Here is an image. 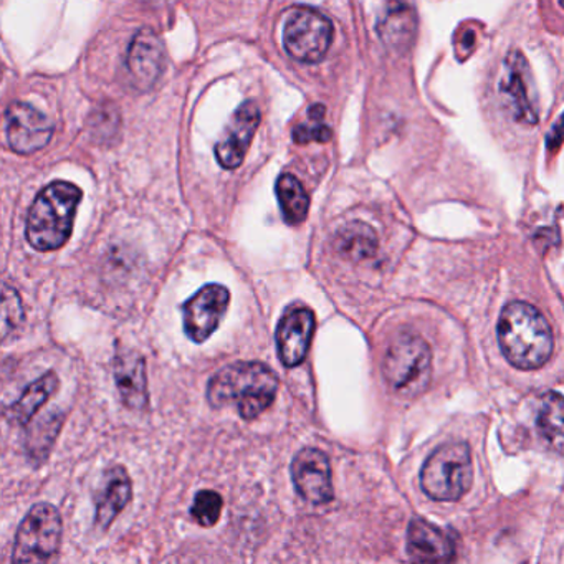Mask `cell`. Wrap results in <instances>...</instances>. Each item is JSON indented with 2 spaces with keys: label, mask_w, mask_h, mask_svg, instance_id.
<instances>
[{
  "label": "cell",
  "mask_w": 564,
  "mask_h": 564,
  "mask_svg": "<svg viewBox=\"0 0 564 564\" xmlns=\"http://www.w3.org/2000/svg\"><path fill=\"white\" fill-rule=\"evenodd\" d=\"M115 382L121 401L133 411H143L148 405L147 365L137 351H121L115 358Z\"/></svg>",
  "instance_id": "16"
},
{
  "label": "cell",
  "mask_w": 564,
  "mask_h": 564,
  "mask_svg": "<svg viewBox=\"0 0 564 564\" xmlns=\"http://www.w3.org/2000/svg\"><path fill=\"white\" fill-rule=\"evenodd\" d=\"M131 495H133V485H131L127 468L120 467V465L110 468L105 475L104 488L97 498L98 527L108 530L115 518L130 503Z\"/></svg>",
  "instance_id": "17"
},
{
  "label": "cell",
  "mask_w": 564,
  "mask_h": 564,
  "mask_svg": "<svg viewBox=\"0 0 564 564\" xmlns=\"http://www.w3.org/2000/svg\"><path fill=\"white\" fill-rule=\"evenodd\" d=\"M62 517L51 503H37L25 514L15 536L12 564H58Z\"/></svg>",
  "instance_id": "6"
},
{
  "label": "cell",
  "mask_w": 564,
  "mask_h": 564,
  "mask_svg": "<svg viewBox=\"0 0 564 564\" xmlns=\"http://www.w3.org/2000/svg\"><path fill=\"white\" fill-rule=\"evenodd\" d=\"M561 8L564 9V0H561Z\"/></svg>",
  "instance_id": "25"
},
{
  "label": "cell",
  "mask_w": 564,
  "mask_h": 564,
  "mask_svg": "<svg viewBox=\"0 0 564 564\" xmlns=\"http://www.w3.org/2000/svg\"><path fill=\"white\" fill-rule=\"evenodd\" d=\"M8 140L18 154H32L51 143L54 124L42 111L24 101H14L6 113Z\"/></svg>",
  "instance_id": "11"
},
{
  "label": "cell",
  "mask_w": 564,
  "mask_h": 564,
  "mask_svg": "<svg viewBox=\"0 0 564 564\" xmlns=\"http://www.w3.org/2000/svg\"><path fill=\"white\" fill-rule=\"evenodd\" d=\"M24 316V308H22L21 299L14 289L6 283L4 285V300H2V318H4V336L15 328L22 322Z\"/></svg>",
  "instance_id": "24"
},
{
  "label": "cell",
  "mask_w": 564,
  "mask_h": 564,
  "mask_svg": "<svg viewBox=\"0 0 564 564\" xmlns=\"http://www.w3.org/2000/svg\"><path fill=\"white\" fill-rule=\"evenodd\" d=\"M58 389V378L54 371L45 372L37 381L32 382L24 394L11 405L8 411L9 421L25 425L32 421L35 412L55 394Z\"/></svg>",
  "instance_id": "19"
},
{
  "label": "cell",
  "mask_w": 564,
  "mask_h": 564,
  "mask_svg": "<svg viewBox=\"0 0 564 564\" xmlns=\"http://www.w3.org/2000/svg\"><path fill=\"white\" fill-rule=\"evenodd\" d=\"M536 425L546 444L557 454L564 455V395L556 391L541 395Z\"/></svg>",
  "instance_id": "18"
},
{
  "label": "cell",
  "mask_w": 564,
  "mask_h": 564,
  "mask_svg": "<svg viewBox=\"0 0 564 564\" xmlns=\"http://www.w3.org/2000/svg\"><path fill=\"white\" fill-rule=\"evenodd\" d=\"M378 236L365 223H351L343 227L336 236L335 247L339 256L351 262L371 259L378 252Z\"/></svg>",
  "instance_id": "20"
},
{
  "label": "cell",
  "mask_w": 564,
  "mask_h": 564,
  "mask_svg": "<svg viewBox=\"0 0 564 564\" xmlns=\"http://www.w3.org/2000/svg\"><path fill=\"white\" fill-rule=\"evenodd\" d=\"M82 191L75 184L55 181L32 203L25 237L35 250L52 252L70 239Z\"/></svg>",
  "instance_id": "3"
},
{
  "label": "cell",
  "mask_w": 564,
  "mask_h": 564,
  "mask_svg": "<svg viewBox=\"0 0 564 564\" xmlns=\"http://www.w3.org/2000/svg\"><path fill=\"white\" fill-rule=\"evenodd\" d=\"M279 378L263 362H234L217 371L207 386V399L216 409L236 405L240 417L253 421L273 404Z\"/></svg>",
  "instance_id": "2"
},
{
  "label": "cell",
  "mask_w": 564,
  "mask_h": 564,
  "mask_svg": "<svg viewBox=\"0 0 564 564\" xmlns=\"http://www.w3.org/2000/svg\"><path fill=\"white\" fill-rule=\"evenodd\" d=\"M333 42V24L325 14L306 6H296L283 29V45L290 57L303 64H318Z\"/></svg>",
  "instance_id": "7"
},
{
  "label": "cell",
  "mask_w": 564,
  "mask_h": 564,
  "mask_svg": "<svg viewBox=\"0 0 564 564\" xmlns=\"http://www.w3.org/2000/svg\"><path fill=\"white\" fill-rule=\"evenodd\" d=\"M224 501L217 491L203 490L194 498L191 514L200 527L209 528L219 521L220 513H223Z\"/></svg>",
  "instance_id": "23"
},
{
  "label": "cell",
  "mask_w": 564,
  "mask_h": 564,
  "mask_svg": "<svg viewBox=\"0 0 564 564\" xmlns=\"http://www.w3.org/2000/svg\"><path fill=\"white\" fill-rule=\"evenodd\" d=\"M166 67V51L163 41L153 29L144 28L134 35L128 51V70L134 87L141 91L151 90Z\"/></svg>",
  "instance_id": "14"
},
{
  "label": "cell",
  "mask_w": 564,
  "mask_h": 564,
  "mask_svg": "<svg viewBox=\"0 0 564 564\" xmlns=\"http://www.w3.org/2000/svg\"><path fill=\"white\" fill-rule=\"evenodd\" d=\"M408 556L412 564H452L454 541L435 524L414 518L408 528Z\"/></svg>",
  "instance_id": "15"
},
{
  "label": "cell",
  "mask_w": 564,
  "mask_h": 564,
  "mask_svg": "<svg viewBox=\"0 0 564 564\" xmlns=\"http://www.w3.org/2000/svg\"><path fill=\"white\" fill-rule=\"evenodd\" d=\"M382 375L392 391L402 398H417L431 384L432 352L427 341L414 333L392 339L382 361Z\"/></svg>",
  "instance_id": "4"
},
{
  "label": "cell",
  "mask_w": 564,
  "mask_h": 564,
  "mask_svg": "<svg viewBox=\"0 0 564 564\" xmlns=\"http://www.w3.org/2000/svg\"><path fill=\"white\" fill-rule=\"evenodd\" d=\"M498 95L510 117L518 123L536 124L540 120L530 65L520 52H510L505 58Z\"/></svg>",
  "instance_id": "8"
},
{
  "label": "cell",
  "mask_w": 564,
  "mask_h": 564,
  "mask_svg": "<svg viewBox=\"0 0 564 564\" xmlns=\"http://www.w3.org/2000/svg\"><path fill=\"white\" fill-rule=\"evenodd\" d=\"M260 108L256 101H246L237 108L227 124L226 133L216 144V158L224 170H237L243 163L253 134L260 124Z\"/></svg>",
  "instance_id": "13"
},
{
  "label": "cell",
  "mask_w": 564,
  "mask_h": 564,
  "mask_svg": "<svg viewBox=\"0 0 564 564\" xmlns=\"http://www.w3.org/2000/svg\"><path fill=\"white\" fill-rule=\"evenodd\" d=\"M275 191L285 223L295 227L305 223L310 199L299 177L290 173L282 174L276 181Z\"/></svg>",
  "instance_id": "21"
},
{
  "label": "cell",
  "mask_w": 564,
  "mask_h": 564,
  "mask_svg": "<svg viewBox=\"0 0 564 564\" xmlns=\"http://www.w3.org/2000/svg\"><path fill=\"white\" fill-rule=\"evenodd\" d=\"M497 335L507 361L523 371L541 368L553 355L550 323L530 303L513 302L505 306L498 318Z\"/></svg>",
  "instance_id": "1"
},
{
  "label": "cell",
  "mask_w": 564,
  "mask_h": 564,
  "mask_svg": "<svg viewBox=\"0 0 564 564\" xmlns=\"http://www.w3.org/2000/svg\"><path fill=\"white\" fill-rule=\"evenodd\" d=\"M474 480L470 448L465 442H448L435 448L421 471V487L437 501H455L470 490Z\"/></svg>",
  "instance_id": "5"
},
{
  "label": "cell",
  "mask_w": 564,
  "mask_h": 564,
  "mask_svg": "<svg viewBox=\"0 0 564 564\" xmlns=\"http://www.w3.org/2000/svg\"><path fill=\"white\" fill-rule=\"evenodd\" d=\"M315 329V313L308 306L293 305L283 313L276 326V348L283 366L296 368L305 361Z\"/></svg>",
  "instance_id": "10"
},
{
  "label": "cell",
  "mask_w": 564,
  "mask_h": 564,
  "mask_svg": "<svg viewBox=\"0 0 564 564\" xmlns=\"http://www.w3.org/2000/svg\"><path fill=\"white\" fill-rule=\"evenodd\" d=\"M230 293L226 286L209 283L193 299L184 303V329L194 343H204L219 328L227 308Z\"/></svg>",
  "instance_id": "9"
},
{
  "label": "cell",
  "mask_w": 564,
  "mask_h": 564,
  "mask_svg": "<svg viewBox=\"0 0 564 564\" xmlns=\"http://www.w3.org/2000/svg\"><path fill=\"white\" fill-rule=\"evenodd\" d=\"M292 478L300 497L313 505L333 500L332 467L325 452L302 448L292 462Z\"/></svg>",
  "instance_id": "12"
},
{
  "label": "cell",
  "mask_w": 564,
  "mask_h": 564,
  "mask_svg": "<svg viewBox=\"0 0 564 564\" xmlns=\"http://www.w3.org/2000/svg\"><path fill=\"white\" fill-rule=\"evenodd\" d=\"M326 110L323 105H313L306 115V121L293 130L296 144L326 143L332 140V128L325 123Z\"/></svg>",
  "instance_id": "22"
}]
</instances>
